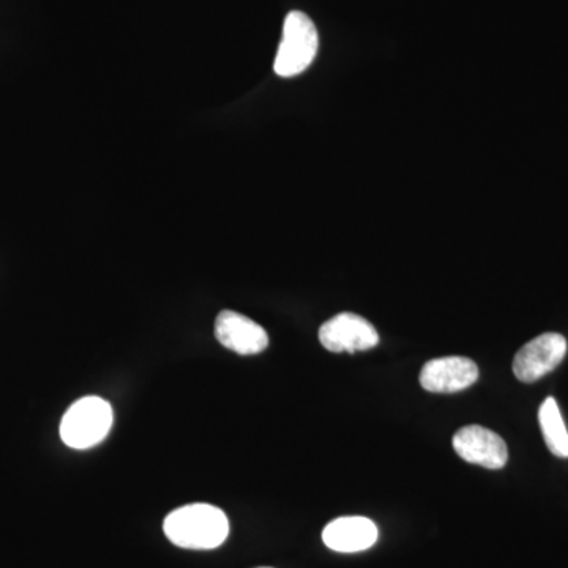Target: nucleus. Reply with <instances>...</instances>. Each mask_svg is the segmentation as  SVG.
<instances>
[{"label":"nucleus","mask_w":568,"mask_h":568,"mask_svg":"<svg viewBox=\"0 0 568 568\" xmlns=\"http://www.w3.org/2000/svg\"><path fill=\"white\" fill-rule=\"evenodd\" d=\"M163 529L175 547L213 549L230 536V521L222 508L211 504H190L168 515Z\"/></svg>","instance_id":"f257e3e1"},{"label":"nucleus","mask_w":568,"mask_h":568,"mask_svg":"<svg viewBox=\"0 0 568 568\" xmlns=\"http://www.w3.org/2000/svg\"><path fill=\"white\" fill-rule=\"evenodd\" d=\"M114 414L106 399L85 396L67 410L61 422L63 444L77 450H85L103 443L110 435Z\"/></svg>","instance_id":"f03ea898"},{"label":"nucleus","mask_w":568,"mask_h":568,"mask_svg":"<svg viewBox=\"0 0 568 568\" xmlns=\"http://www.w3.org/2000/svg\"><path fill=\"white\" fill-rule=\"evenodd\" d=\"M320 36L315 22L304 11H291L283 24V37L274 63L275 73L293 78L315 61Z\"/></svg>","instance_id":"7ed1b4c3"},{"label":"nucleus","mask_w":568,"mask_h":568,"mask_svg":"<svg viewBox=\"0 0 568 568\" xmlns=\"http://www.w3.org/2000/svg\"><path fill=\"white\" fill-rule=\"evenodd\" d=\"M320 342L331 353H358L379 345L375 325L355 313H339L321 325Z\"/></svg>","instance_id":"20e7f679"},{"label":"nucleus","mask_w":568,"mask_h":568,"mask_svg":"<svg viewBox=\"0 0 568 568\" xmlns=\"http://www.w3.org/2000/svg\"><path fill=\"white\" fill-rule=\"evenodd\" d=\"M567 354V339L560 334H544L530 339L514 358V373L530 384L555 372Z\"/></svg>","instance_id":"39448f33"},{"label":"nucleus","mask_w":568,"mask_h":568,"mask_svg":"<svg viewBox=\"0 0 568 568\" xmlns=\"http://www.w3.org/2000/svg\"><path fill=\"white\" fill-rule=\"evenodd\" d=\"M454 448L459 458L487 469H503L508 462L506 440L480 425L463 426L458 429L454 436Z\"/></svg>","instance_id":"423d86ee"},{"label":"nucleus","mask_w":568,"mask_h":568,"mask_svg":"<svg viewBox=\"0 0 568 568\" xmlns=\"http://www.w3.org/2000/svg\"><path fill=\"white\" fill-rule=\"evenodd\" d=\"M477 379L476 362L459 355L429 361L420 373V386L432 394H455L473 386Z\"/></svg>","instance_id":"0eeeda50"},{"label":"nucleus","mask_w":568,"mask_h":568,"mask_svg":"<svg viewBox=\"0 0 568 568\" xmlns=\"http://www.w3.org/2000/svg\"><path fill=\"white\" fill-rule=\"evenodd\" d=\"M215 335L220 345L235 354H260L268 346V335L263 325L231 310H224L216 317Z\"/></svg>","instance_id":"6e6552de"},{"label":"nucleus","mask_w":568,"mask_h":568,"mask_svg":"<svg viewBox=\"0 0 568 568\" xmlns=\"http://www.w3.org/2000/svg\"><path fill=\"white\" fill-rule=\"evenodd\" d=\"M379 537L375 523L365 517H342L328 523L323 530L325 547L336 552H361L369 549Z\"/></svg>","instance_id":"1a4fd4ad"},{"label":"nucleus","mask_w":568,"mask_h":568,"mask_svg":"<svg viewBox=\"0 0 568 568\" xmlns=\"http://www.w3.org/2000/svg\"><path fill=\"white\" fill-rule=\"evenodd\" d=\"M538 424H540L541 435L552 455L559 458H568V432L562 414H560L558 402L552 396H548L541 403L538 410Z\"/></svg>","instance_id":"9d476101"}]
</instances>
